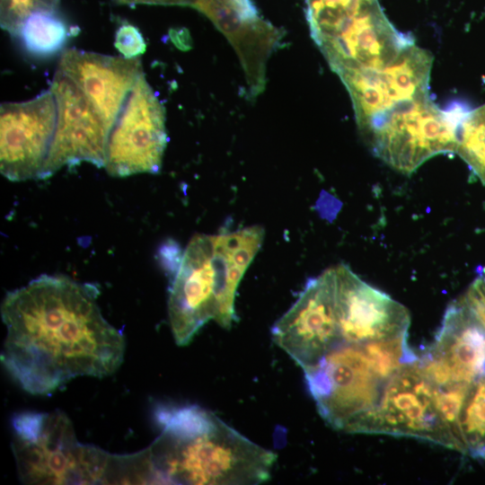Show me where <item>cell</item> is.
<instances>
[{"instance_id": "1", "label": "cell", "mask_w": 485, "mask_h": 485, "mask_svg": "<svg viewBox=\"0 0 485 485\" xmlns=\"http://www.w3.org/2000/svg\"><path fill=\"white\" fill-rule=\"evenodd\" d=\"M98 295L93 284L47 274L5 295L1 361L23 390L45 395L74 378H101L120 366L124 335L101 314Z\"/></svg>"}, {"instance_id": "2", "label": "cell", "mask_w": 485, "mask_h": 485, "mask_svg": "<svg viewBox=\"0 0 485 485\" xmlns=\"http://www.w3.org/2000/svg\"><path fill=\"white\" fill-rule=\"evenodd\" d=\"M160 436L142 450L146 483L259 484L270 478L277 454L197 405H159Z\"/></svg>"}, {"instance_id": "3", "label": "cell", "mask_w": 485, "mask_h": 485, "mask_svg": "<svg viewBox=\"0 0 485 485\" xmlns=\"http://www.w3.org/2000/svg\"><path fill=\"white\" fill-rule=\"evenodd\" d=\"M259 225L223 234H197L185 248L170 287L168 313L179 346L188 345L209 320L229 329L235 320V293L260 250Z\"/></svg>"}, {"instance_id": "4", "label": "cell", "mask_w": 485, "mask_h": 485, "mask_svg": "<svg viewBox=\"0 0 485 485\" xmlns=\"http://www.w3.org/2000/svg\"><path fill=\"white\" fill-rule=\"evenodd\" d=\"M12 427V449L23 483H119L121 454L80 443L63 411L18 413Z\"/></svg>"}, {"instance_id": "5", "label": "cell", "mask_w": 485, "mask_h": 485, "mask_svg": "<svg viewBox=\"0 0 485 485\" xmlns=\"http://www.w3.org/2000/svg\"><path fill=\"white\" fill-rule=\"evenodd\" d=\"M304 373L318 411L330 426L366 432L389 380L375 366L365 342H340Z\"/></svg>"}, {"instance_id": "6", "label": "cell", "mask_w": 485, "mask_h": 485, "mask_svg": "<svg viewBox=\"0 0 485 485\" xmlns=\"http://www.w3.org/2000/svg\"><path fill=\"white\" fill-rule=\"evenodd\" d=\"M470 110L460 102L442 110L427 94L395 108L362 135L376 156L409 174L435 155L455 152Z\"/></svg>"}, {"instance_id": "7", "label": "cell", "mask_w": 485, "mask_h": 485, "mask_svg": "<svg viewBox=\"0 0 485 485\" xmlns=\"http://www.w3.org/2000/svg\"><path fill=\"white\" fill-rule=\"evenodd\" d=\"M166 145L164 107L143 74L110 129L103 167L114 177L158 173Z\"/></svg>"}, {"instance_id": "8", "label": "cell", "mask_w": 485, "mask_h": 485, "mask_svg": "<svg viewBox=\"0 0 485 485\" xmlns=\"http://www.w3.org/2000/svg\"><path fill=\"white\" fill-rule=\"evenodd\" d=\"M432 55L414 43L390 63L338 75L349 93L361 134L395 108L429 94Z\"/></svg>"}, {"instance_id": "9", "label": "cell", "mask_w": 485, "mask_h": 485, "mask_svg": "<svg viewBox=\"0 0 485 485\" xmlns=\"http://www.w3.org/2000/svg\"><path fill=\"white\" fill-rule=\"evenodd\" d=\"M273 341L303 370L316 365L340 341L334 268L310 279L271 329Z\"/></svg>"}, {"instance_id": "10", "label": "cell", "mask_w": 485, "mask_h": 485, "mask_svg": "<svg viewBox=\"0 0 485 485\" xmlns=\"http://www.w3.org/2000/svg\"><path fill=\"white\" fill-rule=\"evenodd\" d=\"M413 43L390 22L377 0H362L316 44L339 75L383 66Z\"/></svg>"}, {"instance_id": "11", "label": "cell", "mask_w": 485, "mask_h": 485, "mask_svg": "<svg viewBox=\"0 0 485 485\" xmlns=\"http://www.w3.org/2000/svg\"><path fill=\"white\" fill-rule=\"evenodd\" d=\"M365 433L411 436L459 451L437 410L435 388L418 359L389 379Z\"/></svg>"}, {"instance_id": "12", "label": "cell", "mask_w": 485, "mask_h": 485, "mask_svg": "<svg viewBox=\"0 0 485 485\" xmlns=\"http://www.w3.org/2000/svg\"><path fill=\"white\" fill-rule=\"evenodd\" d=\"M57 107L50 150L40 179L83 162L103 167L110 128L81 89L57 69L49 86Z\"/></svg>"}, {"instance_id": "13", "label": "cell", "mask_w": 485, "mask_h": 485, "mask_svg": "<svg viewBox=\"0 0 485 485\" xmlns=\"http://www.w3.org/2000/svg\"><path fill=\"white\" fill-rule=\"evenodd\" d=\"M57 119V102L49 88L29 101L1 104L0 170L6 179L40 178Z\"/></svg>"}, {"instance_id": "14", "label": "cell", "mask_w": 485, "mask_h": 485, "mask_svg": "<svg viewBox=\"0 0 485 485\" xmlns=\"http://www.w3.org/2000/svg\"><path fill=\"white\" fill-rule=\"evenodd\" d=\"M333 268L341 342L364 343L408 333L410 314L402 304L363 281L347 265Z\"/></svg>"}, {"instance_id": "15", "label": "cell", "mask_w": 485, "mask_h": 485, "mask_svg": "<svg viewBox=\"0 0 485 485\" xmlns=\"http://www.w3.org/2000/svg\"><path fill=\"white\" fill-rule=\"evenodd\" d=\"M192 7L230 41L245 74L248 96L257 97L265 88L267 62L284 31L263 19L252 0H197Z\"/></svg>"}, {"instance_id": "16", "label": "cell", "mask_w": 485, "mask_h": 485, "mask_svg": "<svg viewBox=\"0 0 485 485\" xmlns=\"http://www.w3.org/2000/svg\"><path fill=\"white\" fill-rule=\"evenodd\" d=\"M57 69L81 89L110 129L130 91L144 74L138 57L108 56L76 48L62 53Z\"/></svg>"}, {"instance_id": "17", "label": "cell", "mask_w": 485, "mask_h": 485, "mask_svg": "<svg viewBox=\"0 0 485 485\" xmlns=\"http://www.w3.org/2000/svg\"><path fill=\"white\" fill-rule=\"evenodd\" d=\"M427 350L445 366L455 383L471 384L485 375V329L461 299L447 306Z\"/></svg>"}, {"instance_id": "18", "label": "cell", "mask_w": 485, "mask_h": 485, "mask_svg": "<svg viewBox=\"0 0 485 485\" xmlns=\"http://www.w3.org/2000/svg\"><path fill=\"white\" fill-rule=\"evenodd\" d=\"M68 33L67 25L56 13L37 12L22 22L16 36L28 52L47 56L61 49Z\"/></svg>"}, {"instance_id": "19", "label": "cell", "mask_w": 485, "mask_h": 485, "mask_svg": "<svg viewBox=\"0 0 485 485\" xmlns=\"http://www.w3.org/2000/svg\"><path fill=\"white\" fill-rule=\"evenodd\" d=\"M458 429L465 454L485 460V375L471 384L460 410Z\"/></svg>"}, {"instance_id": "20", "label": "cell", "mask_w": 485, "mask_h": 485, "mask_svg": "<svg viewBox=\"0 0 485 485\" xmlns=\"http://www.w3.org/2000/svg\"><path fill=\"white\" fill-rule=\"evenodd\" d=\"M455 152L485 185V104L463 119Z\"/></svg>"}, {"instance_id": "21", "label": "cell", "mask_w": 485, "mask_h": 485, "mask_svg": "<svg viewBox=\"0 0 485 485\" xmlns=\"http://www.w3.org/2000/svg\"><path fill=\"white\" fill-rule=\"evenodd\" d=\"M59 0H1V27L16 36L22 22L37 12L56 13Z\"/></svg>"}, {"instance_id": "22", "label": "cell", "mask_w": 485, "mask_h": 485, "mask_svg": "<svg viewBox=\"0 0 485 485\" xmlns=\"http://www.w3.org/2000/svg\"><path fill=\"white\" fill-rule=\"evenodd\" d=\"M115 47L127 58L137 57L146 48L145 40L138 29L128 23L119 27L115 35Z\"/></svg>"}, {"instance_id": "23", "label": "cell", "mask_w": 485, "mask_h": 485, "mask_svg": "<svg viewBox=\"0 0 485 485\" xmlns=\"http://www.w3.org/2000/svg\"><path fill=\"white\" fill-rule=\"evenodd\" d=\"M460 299L485 329V269H481Z\"/></svg>"}, {"instance_id": "24", "label": "cell", "mask_w": 485, "mask_h": 485, "mask_svg": "<svg viewBox=\"0 0 485 485\" xmlns=\"http://www.w3.org/2000/svg\"><path fill=\"white\" fill-rule=\"evenodd\" d=\"M119 4L135 6L137 4H160L193 6L197 0H113Z\"/></svg>"}]
</instances>
